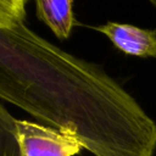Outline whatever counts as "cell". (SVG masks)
<instances>
[{
  "instance_id": "1",
  "label": "cell",
  "mask_w": 156,
  "mask_h": 156,
  "mask_svg": "<svg viewBox=\"0 0 156 156\" xmlns=\"http://www.w3.org/2000/svg\"><path fill=\"white\" fill-rule=\"evenodd\" d=\"M26 0H0V99L94 156H154L156 123L105 69L35 33Z\"/></svg>"
},
{
  "instance_id": "2",
  "label": "cell",
  "mask_w": 156,
  "mask_h": 156,
  "mask_svg": "<svg viewBox=\"0 0 156 156\" xmlns=\"http://www.w3.org/2000/svg\"><path fill=\"white\" fill-rule=\"evenodd\" d=\"M17 139L23 156H76L84 149L76 136L54 127L17 119Z\"/></svg>"
},
{
  "instance_id": "3",
  "label": "cell",
  "mask_w": 156,
  "mask_h": 156,
  "mask_svg": "<svg viewBox=\"0 0 156 156\" xmlns=\"http://www.w3.org/2000/svg\"><path fill=\"white\" fill-rule=\"evenodd\" d=\"M95 29L106 35L115 48L126 55L156 58V29H145L112 21L98 26Z\"/></svg>"
},
{
  "instance_id": "4",
  "label": "cell",
  "mask_w": 156,
  "mask_h": 156,
  "mask_svg": "<svg viewBox=\"0 0 156 156\" xmlns=\"http://www.w3.org/2000/svg\"><path fill=\"white\" fill-rule=\"evenodd\" d=\"M72 0H37L35 16L61 40L68 39L77 24Z\"/></svg>"
},
{
  "instance_id": "5",
  "label": "cell",
  "mask_w": 156,
  "mask_h": 156,
  "mask_svg": "<svg viewBox=\"0 0 156 156\" xmlns=\"http://www.w3.org/2000/svg\"><path fill=\"white\" fill-rule=\"evenodd\" d=\"M16 121L17 118L0 102V156H23L17 139Z\"/></svg>"
},
{
  "instance_id": "6",
  "label": "cell",
  "mask_w": 156,
  "mask_h": 156,
  "mask_svg": "<svg viewBox=\"0 0 156 156\" xmlns=\"http://www.w3.org/2000/svg\"><path fill=\"white\" fill-rule=\"evenodd\" d=\"M150 4L156 9V0H150Z\"/></svg>"
}]
</instances>
